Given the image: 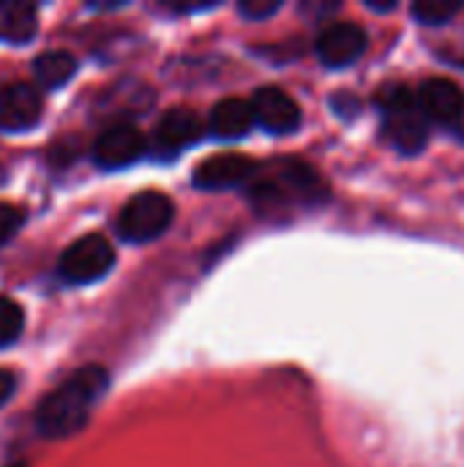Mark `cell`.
I'll list each match as a JSON object with an SVG mask.
<instances>
[{"mask_svg": "<svg viewBox=\"0 0 464 467\" xmlns=\"http://www.w3.org/2000/svg\"><path fill=\"white\" fill-rule=\"evenodd\" d=\"M25 224V208L11 205V202H0V246L19 233V227Z\"/></svg>", "mask_w": 464, "mask_h": 467, "instance_id": "cell-18", "label": "cell"}, {"mask_svg": "<svg viewBox=\"0 0 464 467\" xmlns=\"http://www.w3.org/2000/svg\"><path fill=\"white\" fill-rule=\"evenodd\" d=\"M3 181H5V170L0 167V183H3Z\"/></svg>", "mask_w": 464, "mask_h": 467, "instance_id": "cell-22", "label": "cell"}, {"mask_svg": "<svg viewBox=\"0 0 464 467\" xmlns=\"http://www.w3.org/2000/svg\"><path fill=\"white\" fill-rule=\"evenodd\" d=\"M11 467H25V465H11Z\"/></svg>", "mask_w": 464, "mask_h": 467, "instance_id": "cell-23", "label": "cell"}, {"mask_svg": "<svg viewBox=\"0 0 464 467\" xmlns=\"http://www.w3.org/2000/svg\"><path fill=\"white\" fill-rule=\"evenodd\" d=\"M257 170H260L257 161L243 156V153H219V156L205 159L194 170V186L208 189V192L235 189V186H243V183L254 181Z\"/></svg>", "mask_w": 464, "mask_h": 467, "instance_id": "cell-8", "label": "cell"}, {"mask_svg": "<svg viewBox=\"0 0 464 467\" xmlns=\"http://www.w3.org/2000/svg\"><path fill=\"white\" fill-rule=\"evenodd\" d=\"M211 131L219 137V140H241L252 131L254 126V112H252V104L238 99V96H230V99H222L213 112H211V120H208Z\"/></svg>", "mask_w": 464, "mask_h": 467, "instance_id": "cell-13", "label": "cell"}, {"mask_svg": "<svg viewBox=\"0 0 464 467\" xmlns=\"http://www.w3.org/2000/svg\"><path fill=\"white\" fill-rule=\"evenodd\" d=\"M109 386V375L104 367H82L68 380H63L55 391H49L38 410H36V427L46 441H63L79 432L93 405L104 397Z\"/></svg>", "mask_w": 464, "mask_h": 467, "instance_id": "cell-1", "label": "cell"}, {"mask_svg": "<svg viewBox=\"0 0 464 467\" xmlns=\"http://www.w3.org/2000/svg\"><path fill=\"white\" fill-rule=\"evenodd\" d=\"M25 326V312L16 301L0 296V348H8L11 342L19 339Z\"/></svg>", "mask_w": 464, "mask_h": 467, "instance_id": "cell-16", "label": "cell"}, {"mask_svg": "<svg viewBox=\"0 0 464 467\" xmlns=\"http://www.w3.org/2000/svg\"><path fill=\"white\" fill-rule=\"evenodd\" d=\"M459 11H462V3H416L410 8V14L421 25H429V27H438V25L451 22Z\"/></svg>", "mask_w": 464, "mask_h": 467, "instance_id": "cell-17", "label": "cell"}, {"mask_svg": "<svg viewBox=\"0 0 464 467\" xmlns=\"http://www.w3.org/2000/svg\"><path fill=\"white\" fill-rule=\"evenodd\" d=\"M175 216V205L161 192L134 194L118 213V235L129 244H148L159 238Z\"/></svg>", "mask_w": 464, "mask_h": 467, "instance_id": "cell-4", "label": "cell"}, {"mask_svg": "<svg viewBox=\"0 0 464 467\" xmlns=\"http://www.w3.org/2000/svg\"><path fill=\"white\" fill-rule=\"evenodd\" d=\"M77 74V60L71 52H63V49H49V52H41L36 60H33V77L41 88L46 90H55V88H63L71 77Z\"/></svg>", "mask_w": 464, "mask_h": 467, "instance_id": "cell-15", "label": "cell"}, {"mask_svg": "<svg viewBox=\"0 0 464 467\" xmlns=\"http://www.w3.org/2000/svg\"><path fill=\"white\" fill-rule=\"evenodd\" d=\"M369 36L356 22H336L325 27L317 38V57L328 68H345L353 66L366 52Z\"/></svg>", "mask_w": 464, "mask_h": 467, "instance_id": "cell-7", "label": "cell"}, {"mask_svg": "<svg viewBox=\"0 0 464 467\" xmlns=\"http://www.w3.org/2000/svg\"><path fill=\"white\" fill-rule=\"evenodd\" d=\"M112 265H115V249L98 233L77 238L60 254V276L71 285H90L101 279Z\"/></svg>", "mask_w": 464, "mask_h": 467, "instance_id": "cell-5", "label": "cell"}, {"mask_svg": "<svg viewBox=\"0 0 464 467\" xmlns=\"http://www.w3.org/2000/svg\"><path fill=\"white\" fill-rule=\"evenodd\" d=\"M41 120V96L25 82L0 88V131H25Z\"/></svg>", "mask_w": 464, "mask_h": 467, "instance_id": "cell-12", "label": "cell"}, {"mask_svg": "<svg viewBox=\"0 0 464 467\" xmlns=\"http://www.w3.org/2000/svg\"><path fill=\"white\" fill-rule=\"evenodd\" d=\"M14 389H16V378L8 369H0V408L11 400Z\"/></svg>", "mask_w": 464, "mask_h": 467, "instance_id": "cell-20", "label": "cell"}, {"mask_svg": "<svg viewBox=\"0 0 464 467\" xmlns=\"http://www.w3.org/2000/svg\"><path fill=\"white\" fill-rule=\"evenodd\" d=\"M418 104L427 120L440 126H457L464 118V90L446 77H432L418 90Z\"/></svg>", "mask_w": 464, "mask_h": 467, "instance_id": "cell-10", "label": "cell"}, {"mask_svg": "<svg viewBox=\"0 0 464 467\" xmlns=\"http://www.w3.org/2000/svg\"><path fill=\"white\" fill-rule=\"evenodd\" d=\"M383 137L397 150L413 156L421 153L429 140V120L407 88H391L383 96Z\"/></svg>", "mask_w": 464, "mask_h": 467, "instance_id": "cell-3", "label": "cell"}, {"mask_svg": "<svg viewBox=\"0 0 464 467\" xmlns=\"http://www.w3.org/2000/svg\"><path fill=\"white\" fill-rule=\"evenodd\" d=\"M145 148H148V142L139 129H134L129 123H115L96 137L93 159L104 170H120V167H129L137 159H142Z\"/></svg>", "mask_w": 464, "mask_h": 467, "instance_id": "cell-6", "label": "cell"}, {"mask_svg": "<svg viewBox=\"0 0 464 467\" xmlns=\"http://www.w3.org/2000/svg\"><path fill=\"white\" fill-rule=\"evenodd\" d=\"M38 33V14L36 5L22 0L0 3V41L25 44Z\"/></svg>", "mask_w": 464, "mask_h": 467, "instance_id": "cell-14", "label": "cell"}, {"mask_svg": "<svg viewBox=\"0 0 464 467\" xmlns=\"http://www.w3.org/2000/svg\"><path fill=\"white\" fill-rule=\"evenodd\" d=\"M323 200H328V186L312 167L301 161H284L279 172H273L271 178H260L252 186V202L263 211L314 205Z\"/></svg>", "mask_w": 464, "mask_h": 467, "instance_id": "cell-2", "label": "cell"}, {"mask_svg": "<svg viewBox=\"0 0 464 467\" xmlns=\"http://www.w3.org/2000/svg\"><path fill=\"white\" fill-rule=\"evenodd\" d=\"M282 8V0H243L238 3V14L252 19V22H263L268 16H273Z\"/></svg>", "mask_w": 464, "mask_h": 467, "instance_id": "cell-19", "label": "cell"}, {"mask_svg": "<svg viewBox=\"0 0 464 467\" xmlns=\"http://www.w3.org/2000/svg\"><path fill=\"white\" fill-rule=\"evenodd\" d=\"M366 5H369L372 11H394V8H397V3H377V0H369Z\"/></svg>", "mask_w": 464, "mask_h": 467, "instance_id": "cell-21", "label": "cell"}, {"mask_svg": "<svg viewBox=\"0 0 464 467\" xmlns=\"http://www.w3.org/2000/svg\"><path fill=\"white\" fill-rule=\"evenodd\" d=\"M249 104L254 112V123L271 134H293L301 126V109L295 99L287 96L282 88H260L254 90Z\"/></svg>", "mask_w": 464, "mask_h": 467, "instance_id": "cell-9", "label": "cell"}, {"mask_svg": "<svg viewBox=\"0 0 464 467\" xmlns=\"http://www.w3.org/2000/svg\"><path fill=\"white\" fill-rule=\"evenodd\" d=\"M205 126H202V118L189 109V107H172L167 109L159 123H156V131H153V145L156 150L161 153H180L186 150L189 145L200 142Z\"/></svg>", "mask_w": 464, "mask_h": 467, "instance_id": "cell-11", "label": "cell"}]
</instances>
